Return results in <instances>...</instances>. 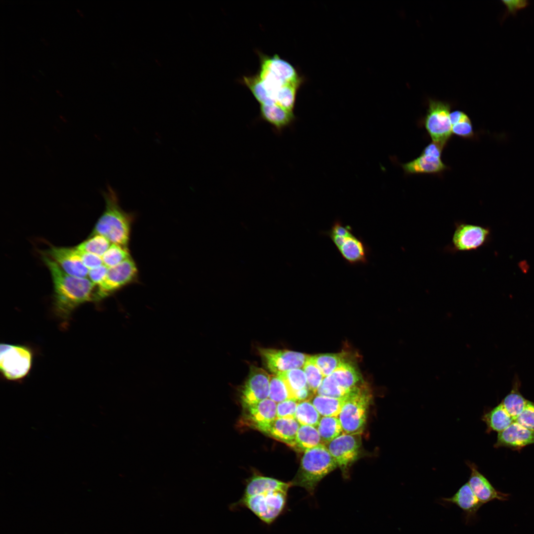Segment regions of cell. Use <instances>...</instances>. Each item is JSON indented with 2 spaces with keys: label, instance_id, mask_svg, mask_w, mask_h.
Returning <instances> with one entry per match:
<instances>
[{
  "label": "cell",
  "instance_id": "cell-16",
  "mask_svg": "<svg viewBox=\"0 0 534 534\" xmlns=\"http://www.w3.org/2000/svg\"><path fill=\"white\" fill-rule=\"evenodd\" d=\"M45 254L54 261L67 274L86 278L89 269L83 264L79 251L75 248L52 246Z\"/></svg>",
  "mask_w": 534,
  "mask_h": 534
},
{
  "label": "cell",
  "instance_id": "cell-2",
  "mask_svg": "<svg viewBox=\"0 0 534 534\" xmlns=\"http://www.w3.org/2000/svg\"><path fill=\"white\" fill-rule=\"evenodd\" d=\"M105 209L90 234L101 235L112 243L127 247L130 237L131 216L120 207L118 194L109 185L102 191Z\"/></svg>",
  "mask_w": 534,
  "mask_h": 534
},
{
  "label": "cell",
  "instance_id": "cell-32",
  "mask_svg": "<svg viewBox=\"0 0 534 534\" xmlns=\"http://www.w3.org/2000/svg\"><path fill=\"white\" fill-rule=\"evenodd\" d=\"M269 399L276 403L294 399L293 393L284 379L278 375H270Z\"/></svg>",
  "mask_w": 534,
  "mask_h": 534
},
{
  "label": "cell",
  "instance_id": "cell-9",
  "mask_svg": "<svg viewBox=\"0 0 534 534\" xmlns=\"http://www.w3.org/2000/svg\"><path fill=\"white\" fill-rule=\"evenodd\" d=\"M450 106L446 102L430 99L424 119V127L434 142L444 147L451 137Z\"/></svg>",
  "mask_w": 534,
  "mask_h": 534
},
{
  "label": "cell",
  "instance_id": "cell-14",
  "mask_svg": "<svg viewBox=\"0 0 534 534\" xmlns=\"http://www.w3.org/2000/svg\"><path fill=\"white\" fill-rule=\"evenodd\" d=\"M444 148L432 142L423 150L416 158L401 164L407 174H437L442 173L447 167L441 159Z\"/></svg>",
  "mask_w": 534,
  "mask_h": 534
},
{
  "label": "cell",
  "instance_id": "cell-31",
  "mask_svg": "<svg viewBox=\"0 0 534 534\" xmlns=\"http://www.w3.org/2000/svg\"><path fill=\"white\" fill-rule=\"evenodd\" d=\"M321 415L310 400L299 402L295 414V419L301 425L317 427Z\"/></svg>",
  "mask_w": 534,
  "mask_h": 534
},
{
  "label": "cell",
  "instance_id": "cell-23",
  "mask_svg": "<svg viewBox=\"0 0 534 534\" xmlns=\"http://www.w3.org/2000/svg\"><path fill=\"white\" fill-rule=\"evenodd\" d=\"M291 486V483H286L268 477L255 475L247 482L243 495H250L268 490L288 491Z\"/></svg>",
  "mask_w": 534,
  "mask_h": 534
},
{
  "label": "cell",
  "instance_id": "cell-43",
  "mask_svg": "<svg viewBox=\"0 0 534 534\" xmlns=\"http://www.w3.org/2000/svg\"><path fill=\"white\" fill-rule=\"evenodd\" d=\"M78 251L83 264L89 269L95 268L103 265L101 257L93 254L79 250Z\"/></svg>",
  "mask_w": 534,
  "mask_h": 534
},
{
  "label": "cell",
  "instance_id": "cell-10",
  "mask_svg": "<svg viewBox=\"0 0 534 534\" xmlns=\"http://www.w3.org/2000/svg\"><path fill=\"white\" fill-rule=\"evenodd\" d=\"M32 360V353L27 347L0 344V368L6 379L18 380L25 377L31 368Z\"/></svg>",
  "mask_w": 534,
  "mask_h": 534
},
{
  "label": "cell",
  "instance_id": "cell-13",
  "mask_svg": "<svg viewBox=\"0 0 534 534\" xmlns=\"http://www.w3.org/2000/svg\"><path fill=\"white\" fill-rule=\"evenodd\" d=\"M259 352L267 368L273 374L303 367L309 356L295 351L272 348H260Z\"/></svg>",
  "mask_w": 534,
  "mask_h": 534
},
{
  "label": "cell",
  "instance_id": "cell-6",
  "mask_svg": "<svg viewBox=\"0 0 534 534\" xmlns=\"http://www.w3.org/2000/svg\"><path fill=\"white\" fill-rule=\"evenodd\" d=\"M260 68L257 73L270 97L275 102L277 90L282 87L299 80L297 69L289 62L277 54L268 56L258 51Z\"/></svg>",
  "mask_w": 534,
  "mask_h": 534
},
{
  "label": "cell",
  "instance_id": "cell-29",
  "mask_svg": "<svg viewBox=\"0 0 534 534\" xmlns=\"http://www.w3.org/2000/svg\"><path fill=\"white\" fill-rule=\"evenodd\" d=\"M310 400L320 415L338 417L344 404L345 398H334L316 395Z\"/></svg>",
  "mask_w": 534,
  "mask_h": 534
},
{
  "label": "cell",
  "instance_id": "cell-26",
  "mask_svg": "<svg viewBox=\"0 0 534 534\" xmlns=\"http://www.w3.org/2000/svg\"><path fill=\"white\" fill-rule=\"evenodd\" d=\"M519 387L520 382L517 379L510 393L500 402L514 421L522 412L528 401L520 393Z\"/></svg>",
  "mask_w": 534,
  "mask_h": 534
},
{
  "label": "cell",
  "instance_id": "cell-20",
  "mask_svg": "<svg viewBox=\"0 0 534 534\" xmlns=\"http://www.w3.org/2000/svg\"><path fill=\"white\" fill-rule=\"evenodd\" d=\"M442 500L445 503L454 504L461 509L467 523L476 518L478 510L483 505L468 482L462 485L452 496L442 498Z\"/></svg>",
  "mask_w": 534,
  "mask_h": 534
},
{
  "label": "cell",
  "instance_id": "cell-28",
  "mask_svg": "<svg viewBox=\"0 0 534 534\" xmlns=\"http://www.w3.org/2000/svg\"><path fill=\"white\" fill-rule=\"evenodd\" d=\"M323 444L316 427L300 425L296 438L294 448L304 452Z\"/></svg>",
  "mask_w": 534,
  "mask_h": 534
},
{
  "label": "cell",
  "instance_id": "cell-15",
  "mask_svg": "<svg viewBox=\"0 0 534 534\" xmlns=\"http://www.w3.org/2000/svg\"><path fill=\"white\" fill-rule=\"evenodd\" d=\"M270 375L265 369L252 365L241 390L243 406L257 403L269 398Z\"/></svg>",
  "mask_w": 534,
  "mask_h": 534
},
{
  "label": "cell",
  "instance_id": "cell-8",
  "mask_svg": "<svg viewBox=\"0 0 534 534\" xmlns=\"http://www.w3.org/2000/svg\"><path fill=\"white\" fill-rule=\"evenodd\" d=\"M490 238L491 230L488 226L456 222L451 241L444 251L451 254L476 251L487 245Z\"/></svg>",
  "mask_w": 534,
  "mask_h": 534
},
{
  "label": "cell",
  "instance_id": "cell-3",
  "mask_svg": "<svg viewBox=\"0 0 534 534\" xmlns=\"http://www.w3.org/2000/svg\"><path fill=\"white\" fill-rule=\"evenodd\" d=\"M288 491L280 490L262 491L243 495L230 505L231 510L244 508L251 511L267 526L273 524L288 510Z\"/></svg>",
  "mask_w": 534,
  "mask_h": 534
},
{
  "label": "cell",
  "instance_id": "cell-40",
  "mask_svg": "<svg viewBox=\"0 0 534 534\" xmlns=\"http://www.w3.org/2000/svg\"><path fill=\"white\" fill-rule=\"evenodd\" d=\"M299 402L291 399L277 403V418H295L296 411Z\"/></svg>",
  "mask_w": 534,
  "mask_h": 534
},
{
  "label": "cell",
  "instance_id": "cell-33",
  "mask_svg": "<svg viewBox=\"0 0 534 534\" xmlns=\"http://www.w3.org/2000/svg\"><path fill=\"white\" fill-rule=\"evenodd\" d=\"M311 358L324 377L330 375L345 362L340 355L334 354H319Z\"/></svg>",
  "mask_w": 534,
  "mask_h": 534
},
{
  "label": "cell",
  "instance_id": "cell-5",
  "mask_svg": "<svg viewBox=\"0 0 534 534\" xmlns=\"http://www.w3.org/2000/svg\"><path fill=\"white\" fill-rule=\"evenodd\" d=\"M372 394L367 386L360 384L345 397L338 415L343 432L361 434L366 425Z\"/></svg>",
  "mask_w": 534,
  "mask_h": 534
},
{
  "label": "cell",
  "instance_id": "cell-19",
  "mask_svg": "<svg viewBox=\"0 0 534 534\" xmlns=\"http://www.w3.org/2000/svg\"><path fill=\"white\" fill-rule=\"evenodd\" d=\"M532 444H534V431L513 421L506 429L498 433L494 446L518 449Z\"/></svg>",
  "mask_w": 534,
  "mask_h": 534
},
{
  "label": "cell",
  "instance_id": "cell-35",
  "mask_svg": "<svg viewBox=\"0 0 534 534\" xmlns=\"http://www.w3.org/2000/svg\"><path fill=\"white\" fill-rule=\"evenodd\" d=\"M131 258L127 247L112 243L102 257L103 264L108 268L115 267Z\"/></svg>",
  "mask_w": 534,
  "mask_h": 534
},
{
  "label": "cell",
  "instance_id": "cell-22",
  "mask_svg": "<svg viewBox=\"0 0 534 534\" xmlns=\"http://www.w3.org/2000/svg\"><path fill=\"white\" fill-rule=\"evenodd\" d=\"M300 425L295 418H276L270 425L266 434L294 447Z\"/></svg>",
  "mask_w": 534,
  "mask_h": 534
},
{
  "label": "cell",
  "instance_id": "cell-37",
  "mask_svg": "<svg viewBox=\"0 0 534 534\" xmlns=\"http://www.w3.org/2000/svg\"><path fill=\"white\" fill-rule=\"evenodd\" d=\"M303 369L306 374L310 390L316 393L324 377L310 356L306 361Z\"/></svg>",
  "mask_w": 534,
  "mask_h": 534
},
{
  "label": "cell",
  "instance_id": "cell-38",
  "mask_svg": "<svg viewBox=\"0 0 534 534\" xmlns=\"http://www.w3.org/2000/svg\"><path fill=\"white\" fill-rule=\"evenodd\" d=\"M316 394L334 398H343L348 394L337 384L331 375L323 378Z\"/></svg>",
  "mask_w": 534,
  "mask_h": 534
},
{
  "label": "cell",
  "instance_id": "cell-34",
  "mask_svg": "<svg viewBox=\"0 0 534 534\" xmlns=\"http://www.w3.org/2000/svg\"><path fill=\"white\" fill-rule=\"evenodd\" d=\"M110 245V242L104 236L94 235L75 248L80 251L93 254L102 258Z\"/></svg>",
  "mask_w": 534,
  "mask_h": 534
},
{
  "label": "cell",
  "instance_id": "cell-25",
  "mask_svg": "<svg viewBox=\"0 0 534 534\" xmlns=\"http://www.w3.org/2000/svg\"><path fill=\"white\" fill-rule=\"evenodd\" d=\"M337 384L347 394L358 386V373L352 364L344 362L331 374Z\"/></svg>",
  "mask_w": 534,
  "mask_h": 534
},
{
  "label": "cell",
  "instance_id": "cell-7",
  "mask_svg": "<svg viewBox=\"0 0 534 534\" xmlns=\"http://www.w3.org/2000/svg\"><path fill=\"white\" fill-rule=\"evenodd\" d=\"M327 234L348 263L356 265L367 262L368 247L353 233L351 226L336 220Z\"/></svg>",
  "mask_w": 534,
  "mask_h": 534
},
{
  "label": "cell",
  "instance_id": "cell-42",
  "mask_svg": "<svg viewBox=\"0 0 534 534\" xmlns=\"http://www.w3.org/2000/svg\"><path fill=\"white\" fill-rule=\"evenodd\" d=\"M502 2L506 6V10L501 18L502 22L509 15L515 16L517 11L527 7L529 4V1L525 0H502Z\"/></svg>",
  "mask_w": 534,
  "mask_h": 534
},
{
  "label": "cell",
  "instance_id": "cell-45",
  "mask_svg": "<svg viewBox=\"0 0 534 534\" xmlns=\"http://www.w3.org/2000/svg\"><path fill=\"white\" fill-rule=\"evenodd\" d=\"M310 391H311L309 387L296 391L294 393V399L297 401H302L307 400L310 396Z\"/></svg>",
  "mask_w": 534,
  "mask_h": 534
},
{
  "label": "cell",
  "instance_id": "cell-36",
  "mask_svg": "<svg viewBox=\"0 0 534 534\" xmlns=\"http://www.w3.org/2000/svg\"><path fill=\"white\" fill-rule=\"evenodd\" d=\"M278 375L286 382L293 397L295 392L309 387L306 374L301 368L292 369Z\"/></svg>",
  "mask_w": 534,
  "mask_h": 534
},
{
  "label": "cell",
  "instance_id": "cell-11",
  "mask_svg": "<svg viewBox=\"0 0 534 534\" xmlns=\"http://www.w3.org/2000/svg\"><path fill=\"white\" fill-rule=\"evenodd\" d=\"M344 475L359 457L361 449V434L343 433L325 445Z\"/></svg>",
  "mask_w": 534,
  "mask_h": 534
},
{
  "label": "cell",
  "instance_id": "cell-12",
  "mask_svg": "<svg viewBox=\"0 0 534 534\" xmlns=\"http://www.w3.org/2000/svg\"><path fill=\"white\" fill-rule=\"evenodd\" d=\"M137 275L136 265L131 258L115 267L108 268L104 279L99 285L95 286V301L103 299L134 281Z\"/></svg>",
  "mask_w": 534,
  "mask_h": 534
},
{
  "label": "cell",
  "instance_id": "cell-44",
  "mask_svg": "<svg viewBox=\"0 0 534 534\" xmlns=\"http://www.w3.org/2000/svg\"><path fill=\"white\" fill-rule=\"evenodd\" d=\"M108 268L104 265L95 268L89 269L88 277L95 285L101 283L106 276Z\"/></svg>",
  "mask_w": 534,
  "mask_h": 534
},
{
  "label": "cell",
  "instance_id": "cell-27",
  "mask_svg": "<svg viewBox=\"0 0 534 534\" xmlns=\"http://www.w3.org/2000/svg\"><path fill=\"white\" fill-rule=\"evenodd\" d=\"M305 82V78L303 76L297 81L280 88L275 96V104L294 112L297 92Z\"/></svg>",
  "mask_w": 534,
  "mask_h": 534
},
{
  "label": "cell",
  "instance_id": "cell-30",
  "mask_svg": "<svg viewBox=\"0 0 534 534\" xmlns=\"http://www.w3.org/2000/svg\"><path fill=\"white\" fill-rule=\"evenodd\" d=\"M316 428L324 445L344 433L339 419L336 416H322Z\"/></svg>",
  "mask_w": 534,
  "mask_h": 534
},
{
  "label": "cell",
  "instance_id": "cell-18",
  "mask_svg": "<svg viewBox=\"0 0 534 534\" xmlns=\"http://www.w3.org/2000/svg\"><path fill=\"white\" fill-rule=\"evenodd\" d=\"M277 403L268 398L257 403L244 406L245 420L248 425L265 433L277 418Z\"/></svg>",
  "mask_w": 534,
  "mask_h": 534
},
{
  "label": "cell",
  "instance_id": "cell-1",
  "mask_svg": "<svg viewBox=\"0 0 534 534\" xmlns=\"http://www.w3.org/2000/svg\"><path fill=\"white\" fill-rule=\"evenodd\" d=\"M42 259L48 267L53 284V306L56 314L68 318L80 305L95 301V286L89 278L69 275L51 259L43 254Z\"/></svg>",
  "mask_w": 534,
  "mask_h": 534
},
{
  "label": "cell",
  "instance_id": "cell-17",
  "mask_svg": "<svg viewBox=\"0 0 534 534\" xmlns=\"http://www.w3.org/2000/svg\"><path fill=\"white\" fill-rule=\"evenodd\" d=\"M466 463L470 470L468 483L482 503L484 504L494 500H508L509 494L503 493L496 490L488 479L479 471L478 466L474 463L467 461Z\"/></svg>",
  "mask_w": 534,
  "mask_h": 534
},
{
  "label": "cell",
  "instance_id": "cell-41",
  "mask_svg": "<svg viewBox=\"0 0 534 534\" xmlns=\"http://www.w3.org/2000/svg\"><path fill=\"white\" fill-rule=\"evenodd\" d=\"M514 421L528 429L534 431V402L528 400L524 409Z\"/></svg>",
  "mask_w": 534,
  "mask_h": 534
},
{
  "label": "cell",
  "instance_id": "cell-24",
  "mask_svg": "<svg viewBox=\"0 0 534 534\" xmlns=\"http://www.w3.org/2000/svg\"><path fill=\"white\" fill-rule=\"evenodd\" d=\"M482 420L487 425V432L495 431L500 433L514 421L501 403L485 412Z\"/></svg>",
  "mask_w": 534,
  "mask_h": 534
},
{
  "label": "cell",
  "instance_id": "cell-39",
  "mask_svg": "<svg viewBox=\"0 0 534 534\" xmlns=\"http://www.w3.org/2000/svg\"><path fill=\"white\" fill-rule=\"evenodd\" d=\"M452 134L465 138L474 135L473 128L469 116L465 114L457 123L452 126Z\"/></svg>",
  "mask_w": 534,
  "mask_h": 534
},
{
  "label": "cell",
  "instance_id": "cell-4",
  "mask_svg": "<svg viewBox=\"0 0 534 534\" xmlns=\"http://www.w3.org/2000/svg\"><path fill=\"white\" fill-rule=\"evenodd\" d=\"M338 467L324 444L307 450L292 485L305 489L312 494L318 483Z\"/></svg>",
  "mask_w": 534,
  "mask_h": 534
},
{
  "label": "cell",
  "instance_id": "cell-21",
  "mask_svg": "<svg viewBox=\"0 0 534 534\" xmlns=\"http://www.w3.org/2000/svg\"><path fill=\"white\" fill-rule=\"evenodd\" d=\"M259 116L279 133L291 125L296 119L294 112L276 104L260 105Z\"/></svg>",
  "mask_w": 534,
  "mask_h": 534
}]
</instances>
